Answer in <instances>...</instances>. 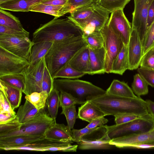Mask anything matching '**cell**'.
<instances>
[{"label":"cell","mask_w":154,"mask_h":154,"mask_svg":"<svg viewBox=\"0 0 154 154\" xmlns=\"http://www.w3.org/2000/svg\"><path fill=\"white\" fill-rule=\"evenodd\" d=\"M69 0H45L42 3L47 4L59 6L68 5Z\"/></svg>","instance_id":"cell-54"},{"label":"cell","mask_w":154,"mask_h":154,"mask_svg":"<svg viewBox=\"0 0 154 154\" xmlns=\"http://www.w3.org/2000/svg\"><path fill=\"white\" fill-rule=\"evenodd\" d=\"M154 141V129L145 132L135 133L111 139L110 144L118 148Z\"/></svg>","instance_id":"cell-14"},{"label":"cell","mask_w":154,"mask_h":154,"mask_svg":"<svg viewBox=\"0 0 154 154\" xmlns=\"http://www.w3.org/2000/svg\"><path fill=\"white\" fill-rule=\"evenodd\" d=\"M84 103L69 93L63 91L60 92V106L62 108Z\"/></svg>","instance_id":"cell-41"},{"label":"cell","mask_w":154,"mask_h":154,"mask_svg":"<svg viewBox=\"0 0 154 154\" xmlns=\"http://www.w3.org/2000/svg\"><path fill=\"white\" fill-rule=\"evenodd\" d=\"M59 92L54 87L48 95L46 102L49 115L55 120L60 107Z\"/></svg>","instance_id":"cell-32"},{"label":"cell","mask_w":154,"mask_h":154,"mask_svg":"<svg viewBox=\"0 0 154 154\" xmlns=\"http://www.w3.org/2000/svg\"><path fill=\"white\" fill-rule=\"evenodd\" d=\"M128 148L139 149H148L154 148V141L147 143L134 144L129 146Z\"/></svg>","instance_id":"cell-55"},{"label":"cell","mask_w":154,"mask_h":154,"mask_svg":"<svg viewBox=\"0 0 154 154\" xmlns=\"http://www.w3.org/2000/svg\"><path fill=\"white\" fill-rule=\"evenodd\" d=\"M110 13L97 5L83 30L84 34L94 31H100L109 18Z\"/></svg>","instance_id":"cell-16"},{"label":"cell","mask_w":154,"mask_h":154,"mask_svg":"<svg viewBox=\"0 0 154 154\" xmlns=\"http://www.w3.org/2000/svg\"><path fill=\"white\" fill-rule=\"evenodd\" d=\"M104 126L106 133L111 140L133 134L149 131L154 129V119L149 114L124 124Z\"/></svg>","instance_id":"cell-6"},{"label":"cell","mask_w":154,"mask_h":154,"mask_svg":"<svg viewBox=\"0 0 154 154\" xmlns=\"http://www.w3.org/2000/svg\"><path fill=\"white\" fill-rule=\"evenodd\" d=\"M106 114L97 105L90 101H87L79 108L77 118L90 123Z\"/></svg>","instance_id":"cell-23"},{"label":"cell","mask_w":154,"mask_h":154,"mask_svg":"<svg viewBox=\"0 0 154 154\" xmlns=\"http://www.w3.org/2000/svg\"><path fill=\"white\" fill-rule=\"evenodd\" d=\"M0 25L19 31H26L18 17L2 9H0Z\"/></svg>","instance_id":"cell-29"},{"label":"cell","mask_w":154,"mask_h":154,"mask_svg":"<svg viewBox=\"0 0 154 154\" xmlns=\"http://www.w3.org/2000/svg\"><path fill=\"white\" fill-rule=\"evenodd\" d=\"M53 42H43L33 44L29 62L33 65L45 57L50 50Z\"/></svg>","instance_id":"cell-30"},{"label":"cell","mask_w":154,"mask_h":154,"mask_svg":"<svg viewBox=\"0 0 154 154\" xmlns=\"http://www.w3.org/2000/svg\"><path fill=\"white\" fill-rule=\"evenodd\" d=\"M81 29L69 19L55 17L41 24L33 34V44L43 42H52L74 37L83 36Z\"/></svg>","instance_id":"cell-2"},{"label":"cell","mask_w":154,"mask_h":154,"mask_svg":"<svg viewBox=\"0 0 154 154\" xmlns=\"http://www.w3.org/2000/svg\"><path fill=\"white\" fill-rule=\"evenodd\" d=\"M106 93L121 97L136 98V95L128 84L123 81L114 79L106 91Z\"/></svg>","instance_id":"cell-28"},{"label":"cell","mask_w":154,"mask_h":154,"mask_svg":"<svg viewBox=\"0 0 154 154\" xmlns=\"http://www.w3.org/2000/svg\"><path fill=\"white\" fill-rule=\"evenodd\" d=\"M137 71L148 85L154 88V69L141 67Z\"/></svg>","instance_id":"cell-44"},{"label":"cell","mask_w":154,"mask_h":154,"mask_svg":"<svg viewBox=\"0 0 154 154\" xmlns=\"http://www.w3.org/2000/svg\"><path fill=\"white\" fill-rule=\"evenodd\" d=\"M128 68V46L124 45L122 50L113 61L110 73L122 75Z\"/></svg>","instance_id":"cell-27"},{"label":"cell","mask_w":154,"mask_h":154,"mask_svg":"<svg viewBox=\"0 0 154 154\" xmlns=\"http://www.w3.org/2000/svg\"><path fill=\"white\" fill-rule=\"evenodd\" d=\"M85 74L84 72L76 70L67 63L57 71L53 79L63 78L74 79L82 77Z\"/></svg>","instance_id":"cell-34"},{"label":"cell","mask_w":154,"mask_h":154,"mask_svg":"<svg viewBox=\"0 0 154 154\" xmlns=\"http://www.w3.org/2000/svg\"><path fill=\"white\" fill-rule=\"evenodd\" d=\"M153 0H134L132 29L137 32L142 43L147 29V20L149 7Z\"/></svg>","instance_id":"cell-11"},{"label":"cell","mask_w":154,"mask_h":154,"mask_svg":"<svg viewBox=\"0 0 154 154\" xmlns=\"http://www.w3.org/2000/svg\"><path fill=\"white\" fill-rule=\"evenodd\" d=\"M30 65L27 60L0 46V77L10 74L23 75Z\"/></svg>","instance_id":"cell-9"},{"label":"cell","mask_w":154,"mask_h":154,"mask_svg":"<svg viewBox=\"0 0 154 154\" xmlns=\"http://www.w3.org/2000/svg\"><path fill=\"white\" fill-rule=\"evenodd\" d=\"M0 79L13 87L21 90L23 93L25 89L24 79L22 74L6 75L0 77Z\"/></svg>","instance_id":"cell-38"},{"label":"cell","mask_w":154,"mask_h":154,"mask_svg":"<svg viewBox=\"0 0 154 154\" xmlns=\"http://www.w3.org/2000/svg\"><path fill=\"white\" fill-rule=\"evenodd\" d=\"M29 11L44 13L59 18L70 13L68 5L59 6L45 4L40 2L31 6Z\"/></svg>","instance_id":"cell-24"},{"label":"cell","mask_w":154,"mask_h":154,"mask_svg":"<svg viewBox=\"0 0 154 154\" xmlns=\"http://www.w3.org/2000/svg\"><path fill=\"white\" fill-rule=\"evenodd\" d=\"M131 0H94L96 4L112 13L117 10H123Z\"/></svg>","instance_id":"cell-33"},{"label":"cell","mask_w":154,"mask_h":154,"mask_svg":"<svg viewBox=\"0 0 154 154\" xmlns=\"http://www.w3.org/2000/svg\"><path fill=\"white\" fill-rule=\"evenodd\" d=\"M21 124L16 117L5 123L0 124V135L14 130Z\"/></svg>","instance_id":"cell-46"},{"label":"cell","mask_w":154,"mask_h":154,"mask_svg":"<svg viewBox=\"0 0 154 154\" xmlns=\"http://www.w3.org/2000/svg\"><path fill=\"white\" fill-rule=\"evenodd\" d=\"M115 121L117 125L124 124L131 121L139 117L136 115L125 114L116 115L114 116Z\"/></svg>","instance_id":"cell-49"},{"label":"cell","mask_w":154,"mask_h":154,"mask_svg":"<svg viewBox=\"0 0 154 154\" xmlns=\"http://www.w3.org/2000/svg\"><path fill=\"white\" fill-rule=\"evenodd\" d=\"M45 57L33 65L30 64L23 74L25 83L23 92L26 95L42 91V82L46 66Z\"/></svg>","instance_id":"cell-10"},{"label":"cell","mask_w":154,"mask_h":154,"mask_svg":"<svg viewBox=\"0 0 154 154\" xmlns=\"http://www.w3.org/2000/svg\"><path fill=\"white\" fill-rule=\"evenodd\" d=\"M154 21V0L151 2L149 7L147 20V29Z\"/></svg>","instance_id":"cell-53"},{"label":"cell","mask_w":154,"mask_h":154,"mask_svg":"<svg viewBox=\"0 0 154 154\" xmlns=\"http://www.w3.org/2000/svg\"><path fill=\"white\" fill-rule=\"evenodd\" d=\"M108 122V119L104 117H99L93 120L86 127L89 128L102 127Z\"/></svg>","instance_id":"cell-51"},{"label":"cell","mask_w":154,"mask_h":154,"mask_svg":"<svg viewBox=\"0 0 154 154\" xmlns=\"http://www.w3.org/2000/svg\"><path fill=\"white\" fill-rule=\"evenodd\" d=\"M0 90L2 91L4 94L13 110L19 106L23 93L21 90L13 87L0 79Z\"/></svg>","instance_id":"cell-25"},{"label":"cell","mask_w":154,"mask_h":154,"mask_svg":"<svg viewBox=\"0 0 154 154\" xmlns=\"http://www.w3.org/2000/svg\"><path fill=\"white\" fill-rule=\"evenodd\" d=\"M83 38L90 48L97 49L103 46V38L100 31H94L89 34H84Z\"/></svg>","instance_id":"cell-37"},{"label":"cell","mask_w":154,"mask_h":154,"mask_svg":"<svg viewBox=\"0 0 154 154\" xmlns=\"http://www.w3.org/2000/svg\"><path fill=\"white\" fill-rule=\"evenodd\" d=\"M54 85L60 92L69 93L84 103L106 93V91L91 83L79 79H54Z\"/></svg>","instance_id":"cell-4"},{"label":"cell","mask_w":154,"mask_h":154,"mask_svg":"<svg viewBox=\"0 0 154 154\" xmlns=\"http://www.w3.org/2000/svg\"><path fill=\"white\" fill-rule=\"evenodd\" d=\"M0 113L9 112L15 113L4 93L0 90Z\"/></svg>","instance_id":"cell-48"},{"label":"cell","mask_w":154,"mask_h":154,"mask_svg":"<svg viewBox=\"0 0 154 154\" xmlns=\"http://www.w3.org/2000/svg\"><path fill=\"white\" fill-rule=\"evenodd\" d=\"M128 69L138 68L143 56L142 43L136 31L132 29L128 46Z\"/></svg>","instance_id":"cell-13"},{"label":"cell","mask_w":154,"mask_h":154,"mask_svg":"<svg viewBox=\"0 0 154 154\" xmlns=\"http://www.w3.org/2000/svg\"><path fill=\"white\" fill-rule=\"evenodd\" d=\"M45 0H12L0 3V9L16 12H28L35 4Z\"/></svg>","instance_id":"cell-26"},{"label":"cell","mask_w":154,"mask_h":154,"mask_svg":"<svg viewBox=\"0 0 154 154\" xmlns=\"http://www.w3.org/2000/svg\"><path fill=\"white\" fill-rule=\"evenodd\" d=\"M44 138V135H19L0 138V149L24 146Z\"/></svg>","instance_id":"cell-21"},{"label":"cell","mask_w":154,"mask_h":154,"mask_svg":"<svg viewBox=\"0 0 154 154\" xmlns=\"http://www.w3.org/2000/svg\"><path fill=\"white\" fill-rule=\"evenodd\" d=\"M86 45L83 36L53 42L45 56L46 66L53 79L57 71Z\"/></svg>","instance_id":"cell-3"},{"label":"cell","mask_w":154,"mask_h":154,"mask_svg":"<svg viewBox=\"0 0 154 154\" xmlns=\"http://www.w3.org/2000/svg\"><path fill=\"white\" fill-rule=\"evenodd\" d=\"M45 138L63 143H72V130L63 124L53 123L45 132Z\"/></svg>","instance_id":"cell-15"},{"label":"cell","mask_w":154,"mask_h":154,"mask_svg":"<svg viewBox=\"0 0 154 154\" xmlns=\"http://www.w3.org/2000/svg\"><path fill=\"white\" fill-rule=\"evenodd\" d=\"M142 45L143 55L154 46V21L147 29Z\"/></svg>","instance_id":"cell-39"},{"label":"cell","mask_w":154,"mask_h":154,"mask_svg":"<svg viewBox=\"0 0 154 154\" xmlns=\"http://www.w3.org/2000/svg\"><path fill=\"white\" fill-rule=\"evenodd\" d=\"M91 65L89 75L104 74L105 73L106 51L103 47L93 49L88 47Z\"/></svg>","instance_id":"cell-19"},{"label":"cell","mask_w":154,"mask_h":154,"mask_svg":"<svg viewBox=\"0 0 154 154\" xmlns=\"http://www.w3.org/2000/svg\"><path fill=\"white\" fill-rule=\"evenodd\" d=\"M100 127L89 128L85 127L80 129H73L72 131L74 141L79 143L83 137L91 134L99 129Z\"/></svg>","instance_id":"cell-45"},{"label":"cell","mask_w":154,"mask_h":154,"mask_svg":"<svg viewBox=\"0 0 154 154\" xmlns=\"http://www.w3.org/2000/svg\"><path fill=\"white\" fill-rule=\"evenodd\" d=\"M67 63L76 70L89 74L91 65L88 45H86L81 49Z\"/></svg>","instance_id":"cell-18"},{"label":"cell","mask_w":154,"mask_h":154,"mask_svg":"<svg viewBox=\"0 0 154 154\" xmlns=\"http://www.w3.org/2000/svg\"><path fill=\"white\" fill-rule=\"evenodd\" d=\"M12 0H0V3Z\"/></svg>","instance_id":"cell-57"},{"label":"cell","mask_w":154,"mask_h":154,"mask_svg":"<svg viewBox=\"0 0 154 154\" xmlns=\"http://www.w3.org/2000/svg\"><path fill=\"white\" fill-rule=\"evenodd\" d=\"M110 140L106 131L99 137L90 138L87 136L83 137L78 143V147L82 150L109 149L113 146L109 143Z\"/></svg>","instance_id":"cell-20"},{"label":"cell","mask_w":154,"mask_h":154,"mask_svg":"<svg viewBox=\"0 0 154 154\" xmlns=\"http://www.w3.org/2000/svg\"><path fill=\"white\" fill-rule=\"evenodd\" d=\"M38 111L31 103L26 100L24 103L18 109L16 117L22 124L34 117Z\"/></svg>","instance_id":"cell-31"},{"label":"cell","mask_w":154,"mask_h":154,"mask_svg":"<svg viewBox=\"0 0 154 154\" xmlns=\"http://www.w3.org/2000/svg\"><path fill=\"white\" fill-rule=\"evenodd\" d=\"M107 22L100 31L103 38V47L106 51L105 73H110L113 61L122 50L124 44L122 39L113 32Z\"/></svg>","instance_id":"cell-7"},{"label":"cell","mask_w":154,"mask_h":154,"mask_svg":"<svg viewBox=\"0 0 154 154\" xmlns=\"http://www.w3.org/2000/svg\"><path fill=\"white\" fill-rule=\"evenodd\" d=\"M148 84L138 73L134 76L132 84V89L137 97L148 94L149 91Z\"/></svg>","instance_id":"cell-36"},{"label":"cell","mask_w":154,"mask_h":154,"mask_svg":"<svg viewBox=\"0 0 154 154\" xmlns=\"http://www.w3.org/2000/svg\"><path fill=\"white\" fill-rule=\"evenodd\" d=\"M107 22L113 32L122 39L124 45L128 46L132 25L125 16L123 10H117L111 13Z\"/></svg>","instance_id":"cell-12"},{"label":"cell","mask_w":154,"mask_h":154,"mask_svg":"<svg viewBox=\"0 0 154 154\" xmlns=\"http://www.w3.org/2000/svg\"><path fill=\"white\" fill-rule=\"evenodd\" d=\"M33 45L29 37L0 34V46L29 62Z\"/></svg>","instance_id":"cell-8"},{"label":"cell","mask_w":154,"mask_h":154,"mask_svg":"<svg viewBox=\"0 0 154 154\" xmlns=\"http://www.w3.org/2000/svg\"><path fill=\"white\" fill-rule=\"evenodd\" d=\"M145 101L149 114L154 119V102L149 100Z\"/></svg>","instance_id":"cell-56"},{"label":"cell","mask_w":154,"mask_h":154,"mask_svg":"<svg viewBox=\"0 0 154 154\" xmlns=\"http://www.w3.org/2000/svg\"><path fill=\"white\" fill-rule=\"evenodd\" d=\"M0 34L22 37H29V33L25 31H20L0 25Z\"/></svg>","instance_id":"cell-47"},{"label":"cell","mask_w":154,"mask_h":154,"mask_svg":"<svg viewBox=\"0 0 154 154\" xmlns=\"http://www.w3.org/2000/svg\"><path fill=\"white\" fill-rule=\"evenodd\" d=\"M54 87V79L46 65L42 78V91H46L49 95Z\"/></svg>","instance_id":"cell-42"},{"label":"cell","mask_w":154,"mask_h":154,"mask_svg":"<svg viewBox=\"0 0 154 154\" xmlns=\"http://www.w3.org/2000/svg\"><path fill=\"white\" fill-rule=\"evenodd\" d=\"M140 66L141 67L154 69V46L143 55Z\"/></svg>","instance_id":"cell-43"},{"label":"cell","mask_w":154,"mask_h":154,"mask_svg":"<svg viewBox=\"0 0 154 154\" xmlns=\"http://www.w3.org/2000/svg\"><path fill=\"white\" fill-rule=\"evenodd\" d=\"M94 0H69L68 6L70 13L75 9L91 4Z\"/></svg>","instance_id":"cell-50"},{"label":"cell","mask_w":154,"mask_h":154,"mask_svg":"<svg viewBox=\"0 0 154 154\" xmlns=\"http://www.w3.org/2000/svg\"><path fill=\"white\" fill-rule=\"evenodd\" d=\"M67 143H63L44 138L24 146L19 147L2 149L1 150H28L37 151H47L48 149L58 147L65 144Z\"/></svg>","instance_id":"cell-22"},{"label":"cell","mask_w":154,"mask_h":154,"mask_svg":"<svg viewBox=\"0 0 154 154\" xmlns=\"http://www.w3.org/2000/svg\"><path fill=\"white\" fill-rule=\"evenodd\" d=\"M61 114L65 116L67 123V126L70 129H72L76 119L77 118V114L75 105L62 108V111Z\"/></svg>","instance_id":"cell-40"},{"label":"cell","mask_w":154,"mask_h":154,"mask_svg":"<svg viewBox=\"0 0 154 154\" xmlns=\"http://www.w3.org/2000/svg\"><path fill=\"white\" fill-rule=\"evenodd\" d=\"M55 122V119L48 116L43 109L14 130L0 135V138L19 135H44L46 131Z\"/></svg>","instance_id":"cell-5"},{"label":"cell","mask_w":154,"mask_h":154,"mask_svg":"<svg viewBox=\"0 0 154 154\" xmlns=\"http://www.w3.org/2000/svg\"><path fill=\"white\" fill-rule=\"evenodd\" d=\"M97 5L93 2L88 5L76 8L70 13L67 18L83 31L88 20L95 11Z\"/></svg>","instance_id":"cell-17"},{"label":"cell","mask_w":154,"mask_h":154,"mask_svg":"<svg viewBox=\"0 0 154 154\" xmlns=\"http://www.w3.org/2000/svg\"><path fill=\"white\" fill-rule=\"evenodd\" d=\"M48 94L45 91L40 92H34L26 95L25 98L31 103L39 111L44 109Z\"/></svg>","instance_id":"cell-35"},{"label":"cell","mask_w":154,"mask_h":154,"mask_svg":"<svg viewBox=\"0 0 154 154\" xmlns=\"http://www.w3.org/2000/svg\"><path fill=\"white\" fill-rule=\"evenodd\" d=\"M16 117V113L9 112L0 113V124L5 123Z\"/></svg>","instance_id":"cell-52"},{"label":"cell","mask_w":154,"mask_h":154,"mask_svg":"<svg viewBox=\"0 0 154 154\" xmlns=\"http://www.w3.org/2000/svg\"><path fill=\"white\" fill-rule=\"evenodd\" d=\"M89 101L106 116L128 114L141 117L149 114L146 101L140 97L130 98L106 93Z\"/></svg>","instance_id":"cell-1"}]
</instances>
